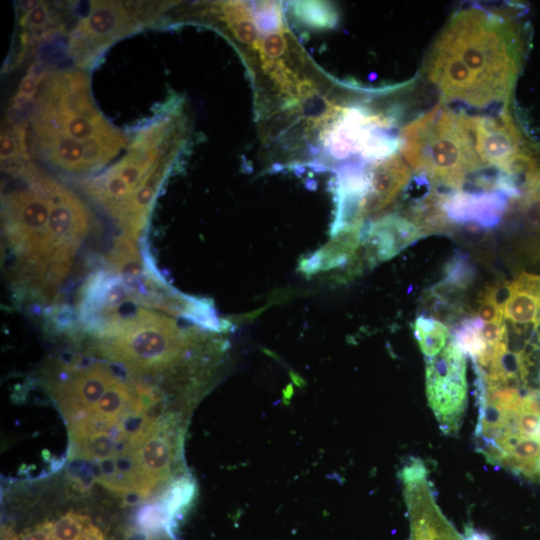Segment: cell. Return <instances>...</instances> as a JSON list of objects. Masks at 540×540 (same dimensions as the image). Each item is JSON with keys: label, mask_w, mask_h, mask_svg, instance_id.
<instances>
[{"label": "cell", "mask_w": 540, "mask_h": 540, "mask_svg": "<svg viewBox=\"0 0 540 540\" xmlns=\"http://www.w3.org/2000/svg\"><path fill=\"white\" fill-rule=\"evenodd\" d=\"M186 118L173 110L132 140L127 154L93 180L86 193L116 219L135 194L163 167L172 165L186 140Z\"/></svg>", "instance_id": "cell-4"}, {"label": "cell", "mask_w": 540, "mask_h": 540, "mask_svg": "<svg viewBox=\"0 0 540 540\" xmlns=\"http://www.w3.org/2000/svg\"><path fill=\"white\" fill-rule=\"evenodd\" d=\"M478 317L483 321L501 323L504 318L503 307L497 305L485 292L482 293Z\"/></svg>", "instance_id": "cell-12"}, {"label": "cell", "mask_w": 540, "mask_h": 540, "mask_svg": "<svg viewBox=\"0 0 540 540\" xmlns=\"http://www.w3.org/2000/svg\"><path fill=\"white\" fill-rule=\"evenodd\" d=\"M44 77L37 71L30 72L21 82L20 88L16 96L13 98L11 112L19 111L24 107L35 95L38 84Z\"/></svg>", "instance_id": "cell-10"}, {"label": "cell", "mask_w": 540, "mask_h": 540, "mask_svg": "<svg viewBox=\"0 0 540 540\" xmlns=\"http://www.w3.org/2000/svg\"><path fill=\"white\" fill-rule=\"evenodd\" d=\"M511 16L472 6L457 11L431 47L424 70L445 101L510 104L525 53Z\"/></svg>", "instance_id": "cell-1"}, {"label": "cell", "mask_w": 540, "mask_h": 540, "mask_svg": "<svg viewBox=\"0 0 540 540\" xmlns=\"http://www.w3.org/2000/svg\"><path fill=\"white\" fill-rule=\"evenodd\" d=\"M31 131L36 151L58 143L84 148L88 172L105 166L128 142L96 108L88 78L79 71L57 73L42 86Z\"/></svg>", "instance_id": "cell-2"}, {"label": "cell", "mask_w": 540, "mask_h": 540, "mask_svg": "<svg viewBox=\"0 0 540 540\" xmlns=\"http://www.w3.org/2000/svg\"><path fill=\"white\" fill-rule=\"evenodd\" d=\"M140 11H130L126 3L115 1H92L88 14L79 21L70 38L74 55L84 61L101 48L139 27Z\"/></svg>", "instance_id": "cell-6"}, {"label": "cell", "mask_w": 540, "mask_h": 540, "mask_svg": "<svg viewBox=\"0 0 540 540\" xmlns=\"http://www.w3.org/2000/svg\"><path fill=\"white\" fill-rule=\"evenodd\" d=\"M426 394L440 430L458 433L467 404L465 354L453 336L437 355L425 359Z\"/></svg>", "instance_id": "cell-5"}, {"label": "cell", "mask_w": 540, "mask_h": 540, "mask_svg": "<svg viewBox=\"0 0 540 540\" xmlns=\"http://www.w3.org/2000/svg\"><path fill=\"white\" fill-rule=\"evenodd\" d=\"M50 523L53 540H105L91 517L79 510L70 509Z\"/></svg>", "instance_id": "cell-7"}, {"label": "cell", "mask_w": 540, "mask_h": 540, "mask_svg": "<svg viewBox=\"0 0 540 540\" xmlns=\"http://www.w3.org/2000/svg\"><path fill=\"white\" fill-rule=\"evenodd\" d=\"M400 154L410 168L428 176L433 188L456 191L483 168L462 114L440 103L400 131Z\"/></svg>", "instance_id": "cell-3"}, {"label": "cell", "mask_w": 540, "mask_h": 540, "mask_svg": "<svg viewBox=\"0 0 540 540\" xmlns=\"http://www.w3.org/2000/svg\"><path fill=\"white\" fill-rule=\"evenodd\" d=\"M52 20V13L43 1L31 12L24 14L20 18V24L29 29L46 28Z\"/></svg>", "instance_id": "cell-11"}, {"label": "cell", "mask_w": 540, "mask_h": 540, "mask_svg": "<svg viewBox=\"0 0 540 540\" xmlns=\"http://www.w3.org/2000/svg\"><path fill=\"white\" fill-rule=\"evenodd\" d=\"M414 335L425 359L441 352L452 337L444 324L426 316L417 317Z\"/></svg>", "instance_id": "cell-8"}, {"label": "cell", "mask_w": 540, "mask_h": 540, "mask_svg": "<svg viewBox=\"0 0 540 540\" xmlns=\"http://www.w3.org/2000/svg\"><path fill=\"white\" fill-rule=\"evenodd\" d=\"M41 1H35V0H29V1H20L19 2V8L20 10L26 14L34 10Z\"/></svg>", "instance_id": "cell-13"}, {"label": "cell", "mask_w": 540, "mask_h": 540, "mask_svg": "<svg viewBox=\"0 0 540 540\" xmlns=\"http://www.w3.org/2000/svg\"><path fill=\"white\" fill-rule=\"evenodd\" d=\"M473 279V269L469 261L462 255H456L446 268V276L439 284L441 287L454 290L468 286Z\"/></svg>", "instance_id": "cell-9"}]
</instances>
